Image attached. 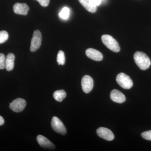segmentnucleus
<instances>
[{"mask_svg": "<svg viewBox=\"0 0 151 151\" xmlns=\"http://www.w3.org/2000/svg\"><path fill=\"white\" fill-rule=\"evenodd\" d=\"M94 86V81L91 76L85 75L83 76L81 80V86L83 92L85 93H89L92 91Z\"/></svg>", "mask_w": 151, "mask_h": 151, "instance_id": "obj_7", "label": "nucleus"}, {"mask_svg": "<svg viewBox=\"0 0 151 151\" xmlns=\"http://www.w3.org/2000/svg\"><path fill=\"white\" fill-rule=\"evenodd\" d=\"M101 39L105 46L112 51L116 52L120 51L119 44L113 37L108 35H104L102 36Z\"/></svg>", "mask_w": 151, "mask_h": 151, "instance_id": "obj_2", "label": "nucleus"}, {"mask_svg": "<svg viewBox=\"0 0 151 151\" xmlns=\"http://www.w3.org/2000/svg\"><path fill=\"white\" fill-rule=\"evenodd\" d=\"M53 97L55 100L58 102H62L63 100L66 97V92L63 89L57 90L53 93Z\"/></svg>", "mask_w": 151, "mask_h": 151, "instance_id": "obj_15", "label": "nucleus"}, {"mask_svg": "<svg viewBox=\"0 0 151 151\" xmlns=\"http://www.w3.org/2000/svg\"><path fill=\"white\" fill-rule=\"evenodd\" d=\"M65 60V54L64 52L62 50H60L58 53L57 57V61L58 65H64Z\"/></svg>", "mask_w": 151, "mask_h": 151, "instance_id": "obj_16", "label": "nucleus"}, {"mask_svg": "<svg viewBox=\"0 0 151 151\" xmlns=\"http://www.w3.org/2000/svg\"><path fill=\"white\" fill-rule=\"evenodd\" d=\"M70 9L66 7L63 8L59 13V17L63 19H67L70 15Z\"/></svg>", "mask_w": 151, "mask_h": 151, "instance_id": "obj_17", "label": "nucleus"}, {"mask_svg": "<svg viewBox=\"0 0 151 151\" xmlns=\"http://www.w3.org/2000/svg\"><path fill=\"white\" fill-rule=\"evenodd\" d=\"M15 55L12 53H9L6 58L5 68L7 71H11L14 68Z\"/></svg>", "mask_w": 151, "mask_h": 151, "instance_id": "obj_14", "label": "nucleus"}, {"mask_svg": "<svg viewBox=\"0 0 151 151\" xmlns=\"http://www.w3.org/2000/svg\"><path fill=\"white\" fill-rule=\"evenodd\" d=\"M101 1H103V0H101Z\"/></svg>", "mask_w": 151, "mask_h": 151, "instance_id": "obj_24", "label": "nucleus"}, {"mask_svg": "<svg viewBox=\"0 0 151 151\" xmlns=\"http://www.w3.org/2000/svg\"><path fill=\"white\" fill-rule=\"evenodd\" d=\"M37 140L40 145L43 148L49 150H54L55 148V146L54 144L44 136L38 135L37 137Z\"/></svg>", "mask_w": 151, "mask_h": 151, "instance_id": "obj_9", "label": "nucleus"}, {"mask_svg": "<svg viewBox=\"0 0 151 151\" xmlns=\"http://www.w3.org/2000/svg\"><path fill=\"white\" fill-rule=\"evenodd\" d=\"M40 4L44 7H46L48 5L50 0H37Z\"/></svg>", "mask_w": 151, "mask_h": 151, "instance_id": "obj_21", "label": "nucleus"}, {"mask_svg": "<svg viewBox=\"0 0 151 151\" xmlns=\"http://www.w3.org/2000/svg\"><path fill=\"white\" fill-rule=\"evenodd\" d=\"M141 135L145 139L151 141V130L143 132Z\"/></svg>", "mask_w": 151, "mask_h": 151, "instance_id": "obj_20", "label": "nucleus"}, {"mask_svg": "<svg viewBox=\"0 0 151 151\" xmlns=\"http://www.w3.org/2000/svg\"><path fill=\"white\" fill-rule=\"evenodd\" d=\"M4 123V118L1 116H0V126H2Z\"/></svg>", "mask_w": 151, "mask_h": 151, "instance_id": "obj_23", "label": "nucleus"}, {"mask_svg": "<svg viewBox=\"0 0 151 151\" xmlns=\"http://www.w3.org/2000/svg\"><path fill=\"white\" fill-rule=\"evenodd\" d=\"M78 1L88 12L94 13L97 11V6L93 4L92 0H78Z\"/></svg>", "mask_w": 151, "mask_h": 151, "instance_id": "obj_13", "label": "nucleus"}, {"mask_svg": "<svg viewBox=\"0 0 151 151\" xmlns=\"http://www.w3.org/2000/svg\"><path fill=\"white\" fill-rule=\"evenodd\" d=\"M101 1H102L101 0H92L93 4L96 6L100 5L101 4Z\"/></svg>", "mask_w": 151, "mask_h": 151, "instance_id": "obj_22", "label": "nucleus"}, {"mask_svg": "<svg viewBox=\"0 0 151 151\" xmlns=\"http://www.w3.org/2000/svg\"><path fill=\"white\" fill-rule=\"evenodd\" d=\"M111 100L116 103H122L126 101L125 95L117 89H113L111 91Z\"/></svg>", "mask_w": 151, "mask_h": 151, "instance_id": "obj_12", "label": "nucleus"}, {"mask_svg": "<svg viewBox=\"0 0 151 151\" xmlns=\"http://www.w3.org/2000/svg\"><path fill=\"white\" fill-rule=\"evenodd\" d=\"M6 57L3 53H0V69L5 68Z\"/></svg>", "mask_w": 151, "mask_h": 151, "instance_id": "obj_19", "label": "nucleus"}, {"mask_svg": "<svg viewBox=\"0 0 151 151\" xmlns=\"http://www.w3.org/2000/svg\"><path fill=\"white\" fill-rule=\"evenodd\" d=\"M26 105V101L24 99L17 98L10 104L9 108L14 112L19 113L24 110Z\"/></svg>", "mask_w": 151, "mask_h": 151, "instance_id": "obj_5", "label": "nucleus"}, {"mask_svg": "<svg viewBox=\"0 0 151 151\" xmlns=\"http://www.w3.org/2000/svg\"><path fill=\"white\" fill-rule=\"evenodd\" d=\"M134 58L136 64L141 70H147L150 66V59L142 52H136L134 54Z\"/></svg>", "mask_w": 151, "mask_h": 151, "instance_id": "obj_1", "label": "nucleus"}, {"mask_svg": "<svg viewBox=\"0 0 151 151\" xmlns=\"http://www.w3.org/2000/svg\"><path fill=\"white\" fill-rule=\"evenodd\" d=\"M42 42V35L38 30L34 31L33 34L30 50L31 52H35L40 47Z\"/></svg>", "mask_w": 151, "mask_h": 151, "instance_id": "obj_6", "label": "nucleus"}, {"mask_svg": "<svg viewBox=\"0 0 151 151\" xmlns=\"http://www.w3.org/2000/svg\"><path fill=\"white\" fill-rule=\"evenodd\" d=\"M51 127L54 131L60 134L64 135L66 134V129L63 123L58 117H52L51 122Z\"/></svg>", "mask_w": 151, "mask_h": 151, "instance_id": "obj_4", "label": "nucleus"}, {"mask_svg": "<svg viewBox=\"0 0 151 151\" xmlns=\"http://www.w3.org/2000/svg\"><path fill=\"white\" fill-rule=\"evenodd\" d=\"M9 38V34L6 31H0V44L5 42Z\"/></svg>", "mask_w": 151, "mask_h": 151, "instance_id": "obj_18", "label": "nucleus"}, {"mask_svg": "<svg viewBox=\"0 0 151 151\" xmlns=\"http://www.w3.org/2000/svg\"><path fill=\"white\" fill-rule=\"evenodd\" d=\"M97 134L99 137L106 140L111 141L114 139L115 137L111 130L104 127H100L97 130Z\"/></svg>", "mask_w": 151, "mask_h": 151, "instance_id": "obj_8", "label": "nucleus"}, {"mask_svg": "<svg viewBox=\"0 0 151 151\" xmlns=\"http://www.w3.org/2000/svg\"><path fill=\"white\" fill-rule=\"evenodd\" d=\"M116 80L118 84L124 89H130L133 85L131 78L124 73H119L116 76Z\"/></svg>", "mask_w": 151, "mask_h": 151, "instance_id": "obj_3", "label": "nucleus"}, {"mask_svg": "<svg viewBox=\"0 0 151 151\" xmlns=\"http://www.w3.org/2000/svg\"><path fill=\"white\" fill-rule=\"evenodd\" d=\"M29 9V7L24 3H16L13 6L14 12L15 13L17 14L26 15Z\"/></svg>", "mask_w": 151, "mask_h": 151, "instance_id": "obj_10", "label": "nucleus"}, {"mask_svg": "<svg viewBox=\"0 0 151 151\" xmlns=\"http://www.w3.org/2000/svg\"><path fill=\"white\" fill-rule=\"evenodd\" d=\"M86 56L95 61H101L103 59V55L100 51L94 49H87L86 51Z\"/></svg>", "mask_w": 151, "mask_h": 151, "instance_id": "obj_11", "label": "nucleus"}]
</instances>
